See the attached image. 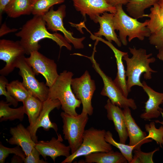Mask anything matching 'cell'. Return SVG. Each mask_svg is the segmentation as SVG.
<instances>
[{"instance_id":"cell-26","label":"cell","mask_w":163,"mask_h":163,"mask_svg":"<svg viewBox=\"0 0 163 163\" xmlns=\"http://www.w3.org/2000/svg\"><path fill=\"white\" fill-rule=\"evenodd\" d=\"M11 105L10 103L3 100L0 101V122L15 120L22 121L25 114L23 105L17 108H13L10 107Z\"/></svg>"},{"instance_id":"cell-39","label":"cell","mask_w":163,"mask_h":163,"mask_svg":"<svg viewBox=\"0 0 163 163\" xmlns=\"http://www.w3.org/2000/svg\"><path fill=\"white\" fill-rule=\"evenodd\" d=\"M11 0H0V20L2 18V15L5 9Z\"/></svg>"},{"instance_id":"cell-2","label":"cell","mask_w":163,"mask_h":163,"mask_svg":"<svg viewBox=\"0 0 163 163\" xmlns=\"http://www.w3.org/2000/svg\"><path fill=\"white\" fill-rule=\"evenodd\" d=\"M130 53L132 56L131 58L128 54L124 56L123 59L126 62V75L127 78L126 84L127 90L129 93L131 88L134 86L143 87L140 81L141 75L144 74V78L146 80L152 78V73L157 72L151 68L150 63L154 62L155 59L151 56L152 53L147 54L146 50L142 48L136 49L129 47Z\"/></svg>"},{"instance_id":"cell-7","label":"cell","mask_w":163,"mask_h":163,"mask_svg":"<svg viewBox=\"0 0 163 163\" xmlns=\"http://www.w3.org/2000/svg\"><path fill=\"white\" fill-rule=\"evenodd\" d=\"M88 116L82 112L76 116L63 111L60 113L63 123V134L64 139L68 141L71 154L75 152L82 143L85 128L89 119Z\"/></svg>"},{"instance_id":"cell-35","label":"cell","mask_w":163,"mask_h":163,"mask_svg":"<svg viewBox=\"0 0 163 163\" xmlns=\"http://www.w3.org/2000/svg\"><path fill=\"white\" fill-rule=\"evenodd\" d=\"M149 37L150 43L157 49L163 47V27L157 32L151 34Z\"/></svg>"},{"instance_id":"cell-5","label":"cell","mask_w":163,"mask_h":163,"mask_svg":"<svg viewBox=\"0 0 163 163\" xmlns=\"http://www.w3.org/2000/svg\"><path fill=\"white\" fill-rule=\"evenodd\" d=\"M106 131L91 127L85 130L82 143L78 149L71 154L61 163H71L76 158L97 152H108L112 150L111 145L105 139Z\"/></svg>"},{"instance_id":"cell-40","label":"cell","mask_w":163,"mask_h":163,"mask_svg":"<svg viewBox=\"0 0 163 163\" xmlns=\"http://www.w3.org/2000/svg\"><path fill=\"white\" fill-rule=\"evenodd\" d=\"M11 163H23L24 162L23 159L20 156L14 155L11 159Z\"/></svg>"},{"instance_id":"cell-14","label":"cell","mask_w":163,"mask_h":163,"mask_svg":"<svg viewBox=\"0 0 163 163\" xmlns=\"http://www.w3.org/2000/svg\"><path fill=\"white\" fill-rule=\"evenodd\" d=\"M76 10L83 16L88 15L93 21L106 12L115 14L116 7L108 4L106 0H72Z\"/></svg>"},{"instance_id":"cell-22","label":"cell","mask_w":163,"mask_h":163,"mask_svg":"<svg viewBox=\"0 0 163 163\" xmlns=\"http://www.w3.org/2000/svg\"><path fill=\"white\" fill-rule=\"evenodd\" d=\"M81 163H127V160L122 154L113 149L108 152H97L84 156Z\"/></svg>"},{"instance_id":"cell-25","label":"cell","mask_w":163,"mask_h":163,"mask_svg":"<svg viewBox=\"0 0 163 163\" xmlns=\"http://www.w3.org/2000/svg\"><path fill=\"white\" fill-rule=\"evenodd\" d=\"M158 0H128L126 11L129 15L136 19L145 17V9L158 4Z\"/></svg>"},{"instance_id":"cell-38","label":"cell","mask_w":163,"mask_h":163,"mask_svg":"<svg viewBox=\"0 0 163 163\" xmlns=\"http://www.w3.org/2000/svg\"><path fill=\"white\" fill-rule=\"evenodd\" d=\"M107 3L113 7L119 5H126L128 0H106Z\"/></svg>"},{"instance_id":"cell-13","label":"cell","mask_w":163,"mask_h":163,"mask_svg":"<svg viewBox=\"0 0 163 163\" xmlns=\"http://www.w3.org/2000/svg\"><path fill=\"white\" fill-rule=\"evenodd\" d=\"M61 104L58 99H52L48 98L43 102L42 108L40 114L34 124L27 128L29 131L33 140L36 143L37 142L36 133L38 129L42 127L46 131L53 129L57 133L58 126L56 123L51 121L49 117L50 113L55 108L59 109Z\"/></svg>"},{"instance_id":"cell-18","label":"cell","mask_w":163,"mask_h":163,"mask_svg":"<svg viewBox=\"0 0 163 163\" xmlns=\"http://www.w3.org/2000/svg\"><path fill=\"white\" fill-rule=\"evenodd\" d=\"M91 38L93 40H98L102 42L109 47L113 51L116 59L117 69V75L113 81L124 95L127 98L129 92L127 88L126 70L123 60L124 56L128 54V53L119 50L113 46L111 42L105 40L101 37H96L92 34Z\"/></svg>"},{"instance_id":"cell-33","label":"cell","mask_w":163,"mask_h":163,"mask_svg":"<svg viewBox=\"0 0 163 163\" xmlns=\"http://www.w3.org/2000/svg\"><path fill=\"white\" fill-rule=\"evenodd\" d=\"M158 150L159 149L158 148L152 152H144L141 150H134L133 152L134 155L133 156L131 163H153V155L156 151Z\"/></svg>"},{"instance_id":"cell-8","label":"cell","mask_w":163,"mask_h":163,"mask_svg":"<svg viewBox=\"0 0 163 163\" xmlns=\"http://www.w3.org/2000/svg\"><path fill=\"white\" fill-rule=\"evenodd\" d=\"M71 85L76 97L81 102L82 105V113L89 116L92 115L94 108L91 100L96 90V85L89 72L86 70L80 77L72 78Z\"/></svg>"},{"instance_id":"cell-16","label":"cell","mask_w":163,"mask_h":163,"mask_svg":"<svg viewBox=\"0 0 163 163\" xmlns=\"http://www.w3.org/2000/svg\"><path fill=\"white\" fill-rule=\"evenodd\" d=\"M129 107L123 109L126 126L129 138V145L135 146L134 150H141V146L144 144L151 142L152 140L146 139V133L142 131L132 117Z\"/></svg>"},{"instance_id":"cell-37","label":"cell","mask_w":163,"mask_h":163,"mask_svg":"<svg viewBox=\"0 0 163 163\" xmlns=\"http://www.w3.org/2000/svg\"><path fill=\"white\" fill-rule=\"evenodd\" d=\"M18 30L15 28L10 29L8 27L5 23L2 24L0 29V36L2 37L9 33L15 32Z\"/></svg>"},{"instance_id":"cell-9","label":"cell","mask_w":163,"mask_h":163,"mask_svg":"<svg viewBox=\"0 0 163 163\" xmlns=\"http://www.w3.org/2000/svg\"><path fill=\"white\" fill-rule=\"evenodd\" d=\"M24 55L18 58L15 63V68L19 69V74L22 78L24 86L33 95L42 102L48 98L49 88L43 82H40L36 78V75L25 60Z\"/></svg>"},{"instance_id":"cell-32","label":"cell","mask_w":163,"mask_h":163,"mask_svg":"<svg viewBox=\"0 0 163 163\" xmlns=\"http://www.w3.org/2000/svg\"><path fill=\"white\" fill-rule=\"evenodd\" d=\"M11 154L20 156L23 159L24 161L26 156L20 146L17 145L13 148H8L4 146L1 142H0V163H4L6 158L10 154Z\"/></svg>"},{"instance_id":"cell-43","label":"cell","mask_w":163,"mask_h":163,"mask_svg":"<svg viewBox=\"0 0 163 163\" xmlns=\"http://www.w3.org/2000/svg\"><path fill=\"white\" fill-rule=\"evenodd\" d=\"M158 4L163 8V0H158Z\"/></svg>"},{"instance_id":"cell-36","label":"cell","mask_w":163,"mask_h":163,"mask_svg":"<svg viewBox=\"0 0 163 163\" xmlns=\"http://www.w3.org/2000/svg\"><path fill=\"white\" fill-rule=\"evenodd\" d=\"M40 154L34 147L31 152L28 155L26 156L24 160V163H47L46 160L40 159Z\"/></svg>"},{"instance_id":"cell-34","label":"cell","mask_w":163,"mask_h":163,"mask_svg":"<svg viewBox=\"0 0 163 163\" xmlns=\"http://www.w3.org/2000/svg\"><path fill=\"white\" fill-rule=\"evenodd\" d=\"M8 83L7 79L5 76H0V95L4 96L6 98V102L16 107L18 105L17 101L7 91L6 86Z\"/></svg>"},{"instance_id":"cell-1","label":"cell","mask_w":163,"mask_h":163,"mask_svg":"<svg viewBox=\"0 0 163 163\" xmlns=\"http://www.w3.org/2000/svg\"><path fill=\"white\" fill-rule=\"evenodd\" d=\"M15 35L21 38L20 43L27 55H30L32 52L38 51L40 48L39 41L45 38L54 41L60 49L63 46L69 50L72 49L70 43L60 34L56 32L51 33L48 31L42 15H34L23 25Z\"/></svg>"},{"instance_id":"cell-11","label":"cell","mask_w":163,"mask_h":163,"mask_svg":"<svg viewBox=\"0 0 163 163\" xmlns=\"http://www.w3.org/2000/svg\"><path fill=\"white\" fill-rule=\"evenodd\" d=\"M25 60L36 75H42L46 81V85L49 88L54 83L59 74L57 66L54 61L49 59L38 52H32Z\"/></svg>"},{"instance_id":"cell-10","label":"cell","mask_w":163,"mask_h":163,"mask_svg":"<svg viewBox=\"0 0 163 163\" xmlns=\"http://www.w3.org/2000/svg\"><path fill=\"white\" fill-rule=\"evenodd\" d=\"M66 7L65 5H62L57 10H54L53 6L47 12L42 15L47 29L53 32L61 31L64 34L67 41L69 43H72L75 48H83L84 45L82 41L85 37H75L73 36V33L67 30L64 27L63 20L66 15Z\"/></svg>"},{"instance_id":"cell-28","label":"cell","mask_w":163,"mask_h":163,"mask_svg":"<svg viewBox=\"0 0 163 163\" xmlns=\"http://www.w3.org/2000/svg\"><path fill=\"white\" fill-rule=\"evenodd\" d=\"M6 88L9 93L18 102L23 103L29 93L22 82L18 80L8 83Z\"/></svg>"},{"instance_id":"cell-30","label":"cell","mask_w":163,"mask_h":163,"mask_svg":"<svg viewBox=\"0 0 163 163\" xmlns=\"http://www.w3.org/2000/svg\"><path fill=\"white\" fill-rule=\"evenodd\" d=\"M65 0H33L32 14L43 15L54 5L61 4Z\"/></svg>"},{"instance_id":"cell-31","label":"cell","mask_w":163,"mask_h":163,"mask_svg":"<svg viewBox=\"0 0 163 163\" xmlns=\"http://www.w3.org/2000/svg\"><path fill=\"white\" fill-rule=\"evenodd\" d=\"M145 130L148 133L146 139H151L154 140L157 144L162 148L163 146V126L161 125L158 129L156 128L155 122L152 121L145 126Z\"/></svg>"},{"instance_id":"cell-15","label":"cell","mask_w":163,"mask_h":163,"mask_svg":"<svg viewBox=\"0 0 163 163\" xmlns=\"http://www.w3.org/2000/svg\"><path fill=\"white\" fill-rule=\"evenodd\" d=\"M57 134V138L53 137L49 141L42 140L36 143L35 147L45 160L46 157L49 156L55 162L56 158L60 156L66 158L71 154L69 146L62 143L63 139L61 134Z\"/></svg>"},{"instance_id":"cell-4","label":"cell","mask_w":163,"mask_h":163,"mask_svg":"<svg viewBox=\"0 0 163 163\" xmlns=\"http://www.w3.org/2000/svg\"><path fill=\"white\" fill-rule=\"evenodd\" d=\"M73 73L65 70L60 73L53 83L49 87L48 98L58 99L63 112L71 115L78 114L76 109L80 107L81 101L76 98L71 85Z\"/></svg>"},{"instance_id":"cell-24","label":"cell","mask_w":163,"mask_h":163,"mask_svg":"<svg viewBox=\"0 0 163 163\" xmlns=\"http://www.w3.org/2000/svg\"><path fill=\"white\" fill-rule=\"evenodd\" d=\"M25 114L28 116L30 125L33 126L36 121L41 111L43 102L29 91L28 95L23 103Z\"/></svg>"},{"instance_id":"cell-20","label":"cell","mask_w":163,"mask_h":163,"mask_svg":"<svg viewBox=\"0 0 163 163\" xmlns=\"http://www.w3.org/2000/svg\"><path fill=\"white\" fill-rule=\"evenodd\" d=\"M10 133L12 136L8 142L11 145L20 146L26 156L30 154L36 143L32 139L27 129L20 123L15 127H11Z\"/></svg>"},{"instance_id":"cell-12","label":"cell","mask_w":163,"mask_h":163,"mask_svg":"<svg viewBox=\"0 0 163 163\" xmlns=\"http://www.w3.org/2000/svg\"><path fill=\"white\" fill-rule=\"evenodd\" d=\"M25 54V50L20 41L0 40V59L4 61L5 66L0 70L1 75H8L15 68L17 59Z\"/></svg>"},{"instance_id":"cell-41","label":"cell","mask_w":163,"mask_h":163,"mask_svg":"<svg viewBox=\"0 0 163 163\" xmlns=\"http://www.w3.org/2000/svg\"><path fill=\"white\" fill-rule=\"evenodd\" d=\"M157 57L160 60L163 61V47L159 49Z\"/></svg>"},{"instance_id":"cell-17","label":"cell","mask_w":163,"mask_h":163,"mask_svg":"<svg viewBox=\"0 0 163 163\" xmlns=\"http://www.w3.org/2000/svg\"><path fill=\"white\" fill-rule=\"evenodd\" d=\"M142 88L148 96V100L145 103L144 112L140 115V117L149 120L158 118L163 109L159 107L163 101V93L157 92L149 86L144 81L142 82Z\"/></svg>"},{"instance_id":"cell-21","label":"cell","mask_w":163,"mask_h":163,"mask_svg":"<svg viewBox=\"0 0 163 163\" xmlns=\"http://www.w3.org/2000/svg\"><path fill=\"white\" fill-rule=\"evenodd\" d=\"M114 14L106 12L101 16H97L94 22L100 24L99 30L94 33L96 37L104 36L108 41H113L119 47L122 46V43L115 32L113 24V17Z\"/></svg>"},{"instance_id":"cell-6","label":"cell","mask_w":163,"mask_h":163,"mask_svg":"<svg viewBox=\"0 0 163 163\" xmlns=\"http://www.w3.org/2000/svg\"><path fill=\"white\" fill-rule=\"evenodd\" d=\"M96 46H94V50L91 56H88L78 53V56H84L89 59L92 63V66L101 77L104 86L101 92V94L108 98L113 104L123 109L129 107L133 110L137 109L135 101L132 98L126 97L117 87L111 78L107 75L100 68L99 64L94 58L96 51Z\"/></svg>"},{"instance_id":"cell-23","label":"cell","mask_w":163,"mask_h":163,"mask_svg":"<svg viewBox=\"0 0 163 163\" xmlns=\"http://www.w3.org/2000/svg\"><path fill=\"white\" fill-rule=\"evenodd\" d=\"M33 2V0H11L6 7L4 12L13 18L30 15L32 14Z\"/></svg>"},{"instance_id":"cell-27","label":"cell","mask_w":163,"mask_h":163,"mask_svg":"<svg viewBox=\"0 0 163 163\" xmlns=\"http://www.w3.org/2000/svg\"><path fill=\"white\" fill-rule=\"evenodd\" d=\"M150 10V13L145 14V17L150 18L147 27L152 34L157 32L163 27V8L156 4Z\"/></svg>"},{"instance_id":"cell-29","label":"cell","mask_w":163,"mask_h":163,"mask_svg":"<svg viewBox=\"0 0 163 163\" xmlns=\"http://www.w3.org/2000/svg\"><path fill=\"white\" fill-rule=\"evenodd\" d=\"M105 138L107 142L119 150L128 163H131L133 158L132 152L134 149V146L117 142L113 139L112 133L109 130L106 131Z\"/></svg>"},{"instance_id":"cell-3","label":"cell","mask_w":163,"mask_h":163,"mask_svg":"<svg viewBox=\"0 0 163 163\" xmlns=\"http://www.w3.org/2000/svg\"><path fill=\"white\" fill-rule=\"evenodd\" d=\"M123 5H119L115 7L116 12L113 17V24L115 30L119 31V39L124 46H126L128 41L131 42L135 38L143 40L145 37H149L151 33L147 27L149 20L140 22L128 15L123 8Z\"/></svg>"},{"instance_id":"cell-42","label":"cell","mask_w":163,"mask_h":163,"mask_svg":"<svg viewBox=\"0 0 163 163\" xmlns=\"http://www.w3.org/2000/svg\"><path fill=\"white\" fill-rule=\"evenodd\" d=\"M162 103L163 104V101L162 102ZM160 113H161V114L162 115V117L163 118V112H162V111H161ZM155 123H159L163 126V121H160L158 120H155Z\"/></svg>"},{"instance_id":"cell-19","label":"cell","mask_w":163,"mask_h":163,"mask_svg":"<svg viewBox=\"0 0 163 163\" xmlns=\"http://www.w3.org/2000/svg\"><path fill=\"white\" fill-rule=\"evenodd\" d=\"M104 107L107 111V119L113 123L115 129L118 135L119 142L126 144L128 136L123 110L113 104L109 99Z\"/></svg>"}]
</instances>
